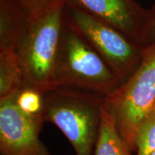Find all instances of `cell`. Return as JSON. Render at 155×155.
Segmentation results:
<instances>
[{"label":"cell","mask_w":155,"mask_h":155,"mask_svg":"<svg viewBox=\"0 0 155 155\" xmlns=\"http://www.w3.org/2000/svg\"><path fill=\"white\" fill-rule=\"evenodd\" d=\"M116 28L141 47H145L150 10L134 0H65Z\"/></svg>","instance_id":"cell-7"},{"label":"cell","mask_w":155,"mask_h":155,"mask_svg":"<svg viewBox=\"0 0 155 155\" xmlns=\"http://www.w3.org/2000/svg\"><path fill=\"white\" fill-rule=\"evenodd\" d=\"M152 155H155V152H154V153H153V154H152Z\"/></svg>","instance_id":"cell-15"},{"label":"cell","mask_w":155,"mask_h":155,"mask_svg":"<svg viewBox=\"0 0 155 155\" xmlns=\"http://www.w3.org/2000/svg\"><path fill=\"white\" fill-rule=\"evenodd\" d=\"M17 94L0 99V154L52 155L39 137L43 116L23 111L16 102Z\"/></svg>","instance_id":"cell-6"},{"label":"cell","mask_w":155,"mask_h":155,"mask_svg":"<svg viewBox=\"0 0 155 155\" xmlns=\"http://www.w3.org/2000/svg\"><path fill=\"white\" fill-rule=\"evenodd\" d=\"M16 102L25 113L31 115H42L44 94L35 89L22 87L16 95Z\"/></svg>","instance_id":"cell-12"},{"label":"cell","mask_w":155,"mask_h":155,"mask_svg":"<svg viewBox=\"0 0 155 155\" xmlns=\"http://www.w3.org/2000/svg\"><path fill=\"white\" fill-rule=\"evenodd\" d=\"M153 111H155V106H154V109H153Z\"/></svg>","instance_id":"cell-16"},{"label":"cell","mask_w":155,"mask_h":155,"mask_svg":"<svg viewBox=\"0 0 155 155\" xmlns=\"http://www.w3.org/2000/svg\"><path fill=\"white\" fill-rule=\"evenodd\" d=\"M131 152L118 132L114 116L106 109L104 103L95 155H131Z\"/></svg>","instance_id":"cell-9"},{"label":"cell","mask_w":155,"mask_h":155,"mask_svg":"<svg viewBox=\"0 0 155 155\" xmlns=\"http://www.w3.org/2000/svg\"><path fill=\"white\" fill-rule=\"evenodd\" d=\"M65 2V0H55L30 12L17 50L23 73L22 87L42 94L55 88Z\"/></svg>","instance_id":"cell-1"},{"label":"cell","mask_w":155,"mask_h":155,"mask_svg":"<svg viewBox=\"0 0 155 155\" xmlns=\"http://www.w3.org/2000/svg\"><path fill=\"white\" fill-rule=\"evenodd\" d=\"M63 17L64 23L101 56L121 83L139 65L144 48L116 28L66 1Z\"/></svg>","instance_id":"cell-5"},{"label":"cell","mask_w":155,"mask_h":155,"mask_svg":"<svg viewBox=\"0 0 155 155\" xmlns=\"http://www.w3.org/2000/svg\"><path fill=\"white\" fill-rule=\"evenodd\" d=\"M30 12L20 0H0V51L17 52Z\"/></svg>","instance_id":"cell-8"},{"label":"cell","mask_w":155,"mask_h":155,"mask_svg":"<svg viewBox=\"0 0 155 155\" xmlns=\"http://www.w3.org/2000/svg\"><path fill=\"white\" fill-rule=\"evenodd\" d=\"M104 96L57 87L44 94L42 116L68 139L76 155H91L99 134Z\"/></svg>","instance_id":"cell-2"},{"label":"cell","mask_w":155,"mask_h":155,"mask_svg":"<svg viewBox=\"0 0 155 155\" xmlns=\"http://www.w3.org/2000/svg\"><path fill=\"white\" fill-rule=\"evenodd\" d=\"M104 106L130 150H137L139 128L155 106V42L144 47L132 74L104 96Z\"/></svg>","instance_id":"cell-3"},{"label":"cell","mask_w":155,"mask_h":155,"mask_svg":"<svg viewBox=\"0 0 155 155\" xmlns=\"http://www.w3.org/2000/svg\"><path fill=\"white\" fill-rule=\"evenodd\" d=\"M30 12L48 6L55 0H20Z\"/></svg>","instance_id":"cell-14"},{"label":"cell","mask_w":155,"mask_h":155,"mask_svg":"<svg viewBox=\"0 0 155 155\" xmlns=\"http://www.w3.org/2000/svg\"><path fill=\"white\" fill-rule=\"evenodd\" d=\"M154 42H155V5L150 10V19L149 22L145 47Z\"/></svg>","instance_id":"cell-13"},{"label":"cell","mask_w":155,"mask_h":155,"mask_svg":"<svg viewBox=\"0 0 155 155\" xmlns=\"http://www.w3.org/2000/svg\"><path fill=\"white\" fill-rule=\"evenodd\" d=\"M121 82L86 40L63 22L55 72V88L64 87L106 96Z\"/></svg>","instance_id":"cell-4"},{"label":"cell","mask_w":155,"mask_h":155,"mask_svg":"<svg viewBox=\"0 0 155 155\" xmlns=\"http://www.w3.org/2000/svg\"><path fill=\"white\" fill-rule=\"evenodd\" d=\"M23 86V73L15 51H0V99L17 94Z\"/></svg>","instance_id":"cell-10"},{"label":"cell","mask_w":155,"mask_h":155,"mask_svg":"<svg viewBox=\"0 0 155 155\" xmlns=\"http://www.w3.org/2000/svg\"><path fill=\"white\" fill-rule=\"evenodd\" d=\"M137 155H152L155 152V111L139 128L137 136Z\"/></svg>","instance_id":"cell-11"}]
</instances>
